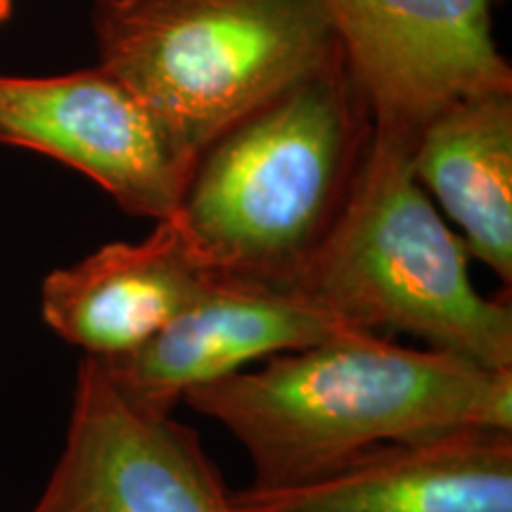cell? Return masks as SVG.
<instances>
[{"instance_id": "cell-1", "label": "cell", "mask_w": 512, "mask_h": 512, "mask_svg": "<svg viewBox=\"0 0 512 512\" xmlns=\"http://www.w3.org/2000/svg\"><path fill=\"white\" fill-rule=\"evenodd\" d=\"M183 401L245 448L252 486L283 489L382 446L465 430L512 432V368L342 330L192 389Z\"/></svg>"}, {"instance_id": "cell-5", "label": "cell", "mask_w": 512, "mask_h": 512, "mask_svg": "<svg viewBox=\"0 0 512 512\" xmlns=\"http://www.w3.org/2000/svg\"><path fill=\"white\" fill-rule=\"evenodd\" d=\"M0 143L41 152L100 185L128 214L174 219L195 162L124 81L102 69L0 74Z\"/></svg>"}, {"instance_id": "cell-11", "label": "cell", "mask_w": 512, "mask_h": 512, "mask_svg": "<svg viewBox=\"0 0 512 512\" xmlns=\"http://www.w3.org/2000/svg\"><path fill=\"white\" fill-rule=\"evenodd\" d=\"M411 169L463 233L467 254L512 283V91L448 102L418 128Z\"/></svg>"}, {"instance_id": "cell-6", "label": "cell", "mask_w": 512, "mask_h": 512, "mask_svg": "<svg viewBox=\"0 0 512 512\" xmlns=\"http://www.w3.org/2000/svg\"><path fill=\"white\" fill-rule=\"evenodd\" d=\"M230 494L188 425L128 403L86 356L60 460L29 512H235Z\"/></svg>"}, {"instance_id": "cell-12", "label": "cell", "mask_w": 512, "mask_h": 512, "mask_svg": "<svg viewBox=\"0 0 512 512\" xmlns=\"http://www.w3.org/2000/svg\"><path fill=\"white\" fill-rule=\"evenodd\" d=\"M12 3H15V0H0V24L12 15Z\"/></svg>"}, {"instance_id": "cell-7", "label": "cell", "mask_w": 512, "mask_h": 512, "mask_svg": "<svg viewBox=\"0 0 512 512\" xmlns=\"http://www.w3.org/2000/svg\"><path fill=\"white\" fill-rule=\"evenodd\" d=\"M377 128L415 138L448 102L512 91L491 0H320Z\"/></svg>"}, {"instance_id": "cell-4", "label": "cell", "mask_w": 512, "mask_h": 512, "mask_svg": "<svg viewBox=\"0 0 512 512\" xmlns=\"http://www.w3.org/2000/svg\"><path fill=\"white\" fill-rule=\"evenodd\" d=\"M100 67L195 162L223 128L337 50L320 0H98Z\"/></svg>"}, {"instance_id": "cell-10", "label": "cell", "mask_w": 512, "mask_h": 512, "mask_svg": "<svg viewBox=\"0 0 512 512\" xmlns=\"http://www.w3.org/2000/svg\"><path fill=\"white\" fill-rule=\"evenodd\" d=\"M214 268L176 219L140 242H110L43 280V320L64 342L107 361L150 342L209 283Z\"/></svg>"}, {"instance_id": "cell-9", "label": "cell", "mask_w": 512, "mask_h": 512, "mask_svg": "<svg viewBox=\"0 0 512 512\" xmlns=\"http://www.w3.org/2000/svg\"><path fill=\"white\" fill-rule=\"evenodd\" d=\"M230 498L235 512H512V432L382 446L311 482Z\"/></svg>"}, {"instance_id": "cell-2", "label": "cell", "mask_w": 512, "mask_h": 512, "mask_svg": "<svg viewBox=\"0 0 512 512\" xmlns=\"http://www.w3.org/2000/svg\"><path fill=\"white\" fill-rule=\"evenodd\" d=\"M373 131L337 46L204 147L174 219L214 271L290 283L337 219Z\"/></svg>"}, {"instance_id": "cell-8", "label": "cell", "mask_w": 512, "mask_h": 512, "mask_svg": "<svg viewBox=\"0 0 512 512\" xmlns=\"http://www.w3.org/2000/svg\"><path fill=\"white\" fill-rule=\"evenodd\" d=\"M342 330L354 328L292 287L214 271L195 302L150 342L98 363L128 403L171 415L192 389L247 370L249 363L313 347Z\"/></svg>"}, {"instance_id": "cell-3", "label": "cell", "mask_w": 512, "mask_h": 512, "mask_svg": "<svg viewBox=\"0 0 512 512\" xmlns=\"http://www.w3.org/2000/svg\"><path fill=\"white\" fill-rule=\"evenodd\" d=\"M411 147L413 138L375 126L337 219L285 285L347 328L411 335L510 370V304L477 292L463 240L415 181Z\"/></svg>"}]
</instances>
